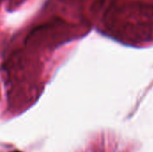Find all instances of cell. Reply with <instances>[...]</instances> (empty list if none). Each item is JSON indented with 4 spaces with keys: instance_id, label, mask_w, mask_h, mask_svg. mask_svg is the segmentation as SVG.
<instances>
[{
    "instance_id": "6da1fadb",
    "label": "cell",
    "mask_w": 153,
    "mask_h": 152,
    "mask_svg": "<svg viewBox=\"0 0 153 152\" xmlns=\"http://www.w3.org/2000/svg\"><path fill=\"white\" fill-rule=\"evenodd\" d=\"M126 8V10L122 6L119 10L115 9V22L119 21V26L126 22V25L119 29L120 32L123 33L126 30V34L133 35L135 39L152 36L153 4L140 3L130 4Z\"/></svg>"
}]
</instances>
